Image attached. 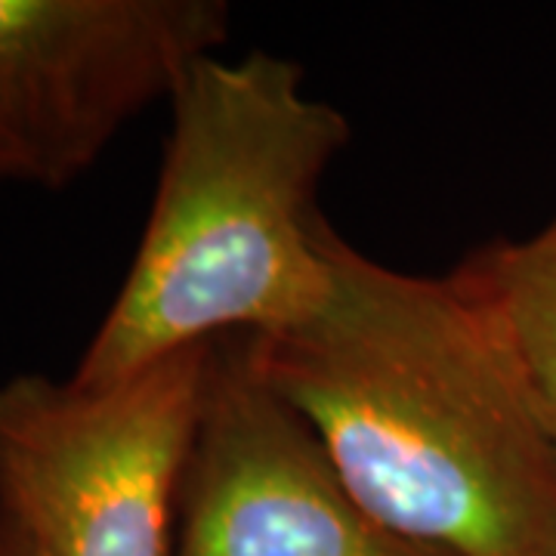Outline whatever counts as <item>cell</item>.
Wrapping results in <instances>:
<instances>
[{
    "label": "cell",
    "mask_w": 556,
    "mask_h": 556,
    "mask_svg": "<svg viewBox=\"0 0 556 556\" xmlns=\"http://www.w3.org/2000/svg\"><path fill=\"white\" fill-rule=\"evenodd\" d=\"M334 278L294 331L244 338L358 504L445 556H556V442L452 278L380 266L334 236Z\"/></svg>",
    "instance_id": "cell-1"
},
{
    "label": "cell",
    "mask_w": 556,
    "mask_h": 556,
    "mask_svg": "<svg viewBox=\"0 0 556 556\" xmlns=\"http://www.w3.org/2000/svg\"><path fill=\"white\" fill-rule=\"evenodd\" d=\"M159 189L134 266L72 383L105 390L226 338L306 325L331 291L318 182L350 121L273 53L199 60L170 97Z\"/></svg>",
    "instance_id": "cell-2"
},
{
    "label": "cell",
    "mask_w": 556,
    "mask_h": 556,
    "mask_svg": "<svg viewBox=\"0 0 556 556\" xmlns=\"http://www.w3.org/2000/svg\"><path fill=\"white\" fill-rule=\"evenodd\" d=\"M211 346L105 390L0 383V510L38 556H170Z\"/></svg>",
    "instance_id": "cell-3"
},
{
    "label": "cell",
    "mask_w": 556,
    "mask_h": 556,
    "mask_svg": "<svg viewBox=\"0 0 556 556\" xmlns=\"http://www.w3.org/2000/svg\"><path fill=\"white\" fill-rule=\"evenodd\" d=\"M223 0H0V134L62 189L229 38Z\"/></svg>",
    "instance_id": "cell-4"
},
{
    "label": "cell",
    "mask_w": 556,
    "mask_h": 556,
    "mask_svg": "<svg viewBox=\"0 0 556 556\" xmlns=\"http://www.w3.org/2000/svg\"><path fill=\"white\" fill-rule=\"evenodd\" d=\"M170 556H445L371 517L316 430L260 378L248 340L211 346Z\"/></svg>",
    "instance_id": "cell-5"
},
{
    "label": "cell",
    "mask_w": 556,
    "mask_h": 556,
    "mask_svg": "<svg viewBox=\"0 0 556 556\" xmlns=\"http://www.w3.org/2000/svg\"><path fill=\"white\" fill-rule=\"evenodd\" d=\"M452 281L495 331L556 442V217L529 239L477 251Z\"/></svg>",
    "instance_id": "cell-6"
},
{
    "label": "cell",
    "mask_w": 556,
    "mask_h": 556,
    "mask_svg": "<svg viewBox=\"0 0 556 556\" xmlns=\"http://www.w3.org/2000/svg\"><path fill=\"white\" fill-rule=\"evenodd\" d=\"M0 556H38L28 535L3 510H0Z\"/></svg>",
    "instance_id": "cell-7"
},
{
    "label": "cell",
    "mask_w": 556,
    "mask_h": 556,
    "mask_svg": "<svg viewBox=\"0 0 556 556\" xmlns=\"http://www.w3.org/2000/svg\"><path fill=\"white\" fill-rule=\"evenodd\" d=\"M3 179H25L22 177V161L16 155V149L7 142V137L0 134V182Z\"/></svg>",
    "instance_id": "cell-8"
}]
</instances>
